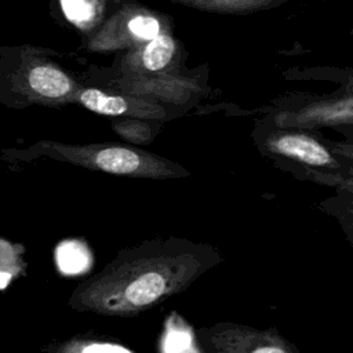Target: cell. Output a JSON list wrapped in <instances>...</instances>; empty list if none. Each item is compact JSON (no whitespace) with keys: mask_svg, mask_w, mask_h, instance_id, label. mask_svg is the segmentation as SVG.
Listing matches in <instances>:
<instances>
[{"mask_svg":"<svg viewBox=\"0 0 353 353\" xmlns=\"http://www.w3.org/2000/svg\"><path fill=\"white\" fill-rule=\"evenodd\" d=\"M223 261L221 252L182 237L148 240L121 250L77 284L68 305L77 312L131 317L188 290Z\"/></svg>","mask_w":353,"mask_h":353,"instance_id":"6da1fadb","label":"cell"},{"mask_svg":"<svg viewBox=\"0 0 353 353\" xmlns=\"http://www.w3.org/2000/svg\"><path fill=\"white\" fill-rule=\"evenodd\" d=\"M79 88L47 50L32 44L0 46V105L17 110L62 106L74 102Z\"/></svg>","mask_w":353,"mask_h":353,"instance_id":"7a4b0ae2","label":"cell"},{"mask_svg":"<svg viewBox=\"0 0 353 353\" xmlns=\"http://www.w3.org/2000/svg\"><path fill=\"white\" fill-rule=\"evenodd\" d=\"M4 156L10 160H32L46 156L92 171L128 178L172 179L190 175L178 163L141 148L123 143L72 145L46 139L26 149H7L4 150Z\"/></svg>","mask_w":353,"mask_h":353,"instance_id":"3957f363","label":"cell"},{"mask_svg":"<svg viewBox=\"0 0 353 353\" xmlns=\"http://www.w3.org/2000/svg\"><path fill=\"white\" fill-rule=\"evenodd\" d=\"M197 341L207 353H299L274 328L256 330L230 321L197 328Z\"/></svg>","mask_w":353,"mask_h":353,"instance_id":"277c9868","label":"cell"},{"mask_svg":"<svg viewBox=\"0 0 353 353\" xmlns=\"http://www.w3.org/2000/svg\"><path fill=\"white\" fill-rule=\"evenodd\" d=\"M163 32L165 22L161 15L143 7L124 6L88 39L87 48L95 52L132 48Z\"/></svg>","mask_w":353,"mask_h":353,"instance_id":"5b68a950","label":"cell"},{"mask_svg":"<svg viewBox=\"0 0 353 353\" xmlns=\"http://www.w3.org/2000/svg\"><path fill=\"white\" fill-rule=\"evenodd\" d=\"M263 150L274 157L301 164L305 171L342 175L347 172L350 175V167L341 160L335 150L299 130L280 128L268 134L263 139Z\"/></svg>","mask_w":353,"mask_h":353,"instance_id":"8992f818","label":"cell"},{"mask_svg":"<svg viewBox=\"0 0 353 353\" xmlns=\"http://www.w3.org/2000/svg\"><path fill=\"white\" fill-rule=\"evenodd\" d=\"M117 85L123 94L170 103H185L194 92L200 91L196 79L182 77L174 73L124 74L117 81Z\"/></svg>","mask_w":353,"mask_h":353,"instance_id":"52a82bcc","label":"cell"},{"mask_svg":"<svg viewBox=\"0 0 353 353\" xmlns=\"http://www.w3.org/2000/svg\"><path fill=\"white\" fill-rule=\"evenodd\" d=\"M74 102L103 116H121L142 120H163L165 109L154 101L128 94H106L98 88H79Z\"/></svg>","mask_w":353,"mask_h":353,"instance_id":"ba28073f","label":"cell"},{"mask_svg":"<svg viewBox=\"0 0 353 353\" xmlns=\"http://www.w3.org/2000/svg\"><path fill=\"white\" fill-rule=\"evenodd\" d=\"M353 121V97L346 94L336 101L309 103L296 110H284L274 116V123L284 130L350 125Z\"/></svg>","mask_w":353,"mask_h":353,"instance_id":"9c48e42d","label":"cell"},{"mask_svg":"<svg viewBox=\"0 0 353 353\" xmlns=\"http://www.w3.org/2000/svg\"><path fill=\"white\" fill-rule=\"evenodd\" d=\"M178 55V41L163 32L152 40L130 48L120 63L123 74L172 73Z\"/></svg>","mask_w":353,"mask_h":353,"instance_id":"30bf717a","label":"cell"},{"mask_svg":"<svg viewBox=\"0 0 353 353\" xmlns=\"http://www.w3.org/2000/svg\"><path fill=\"white\" fill-rule=\"evenodd\" d=\"M65 19L81 32H90L102 22L106 0H58Z\"/></svg>","mask_w":353,"mask_h":353,"instance_id":"8fae6325","label":"cell"},{"mask_svg":"<svg viewBox=\"0 0 353 353\" xmlns=\"http://www.w3.org/2000/svg\"><path fill=\"white\" fill-rule=\"evenodd\" d=\"M186 6L197 7L201 10L228 12V14H245L268 8L280 0H174Z\"/></svg>","mask_w":353,"mask_h":353,"instance_id":"7c38bea8","label":"cell"},{"mask_svg":"<svg viewBox=\"0 0 353 353\" xmlns=\"http://www.w3.org/2000/svg\"><path fill=\"white\" fill-rule=\"evenodd\" d=\"M51 353H137L132 349L94 338H70L51 347Z\"/></svg>","mask_w":353,"mask_h":353,"instance_id":"4fadbf2b","label":"cell"},{"mask_svg":"<svg viewBox=\"0 0 353 353\" xmlns=\"http://www.w3.org/2000/svg\"><path fill=\"white\" fill-rule=\"evenodd\" d=\"M23 248L0 239V290L23 273Z\"/></svg>","mask_w":353,"mask_h":353,"instance_id":"5bb4252c","label":"cell"},{"mask_svg":"<svg viewBox=\"0 0 353 353\" xmlns=\"http://www.w3.org/2000/svg\"><path fill=\"white\" fill-rule=\"evenodd\" d=\"M113 130L119 137L131 145H146L154 137L152 125L148 123V120L142 119L125 117L113 123Z\"/></svg>","mask_w":353,"mask_h":353,"instance_id":"9a60e30c","label":"cell"}]
</instances>
